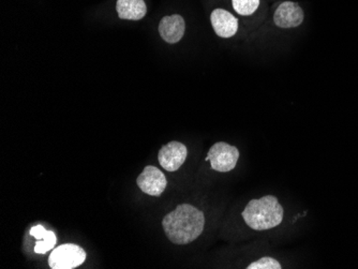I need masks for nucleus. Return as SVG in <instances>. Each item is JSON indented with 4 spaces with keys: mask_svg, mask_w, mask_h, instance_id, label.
Returning a JSON list of instances; mask_svg holds the SVG:
<instances>
[{
    "mask_svg": "<svg viewBox=\"0 0 358 269\" xmlns=\"http://www.w3.org/2000/svg\"><path fill=\"white\" fill-rule=\"evenodd\" d=\"M186 23L178 14L171 17H164L159 24V34L164 41L175 44L184 37Z\"/></svg>",
    "mask_w": 358,
    "mask_h": 269,
    "instance_id": "9",
    "label": "nucleus"
},
{
    "mask_svg": "<svg viewBox=\"0 0 358 269\" xmlns=\"http://www.w3.org/2000/svg\"><path fill=\"white\" fill-rule=\"evenodd\" d=\"M30 235L37 238V244L35 246V252L38 254H45L50 250H53L57 238L55 233L52 231H46L44 226H36L30 230Z\"/></svg>",
    "mask_w": 358,
    "mask_h": 269,
    "instance_id": "11",
    "label": "nucleus"
},
{
    "mask_svg": "<svg viewBox=\"0 0 358 269\" xmlns=\"http://www.w3.org/2000/svg\"><path fill=\"white\" fill-rule=\"evenodd\" d=\"M187 156L188 150L186 146L180 142L173 140L159 150V163L168 172H175L185 163Z\"/></svg>",
    "mask_w": 358,
    "mask_h": 269,
    "instance_id": "6",
    "label": "nucleus"
},
{
    "mask_svg": "<svg viewBox=\"0 0 358 269\" xmlns=\"http://www.w3.org/2000/svg\"><path fill=\"white\" fill-rule=\"evenodd\" d=\"M232 5L241 15H251L259 8V0H232Z\"/></svg>",
    "mask_w": 358,
    "mask_h": 269,
    "instance_id": "12",
    "label": "nucleus"
},
{
    "mask_svg": "<svg viewBox=\"0 0 358 269\" xmlns=\"http://www.w3.org/2000/svg\"><path fill=\"white\" fill-rule=\"evenodd\" d=\"M210 22L215 33L220 38L233 37L238 30V20L227 10H214L210 15Z\"/></svg>",
    "mask_w": 358,
    "mask_h": 269,
    "instance_id": "8",
    "label": "nucleus"
},
{
    "mask_svg": "<svg viewBox=\"0 0 358 269\" xmlns=\"http://www.w3.org/2000/svg\"><path fill=\"white\" fill-rule=\"evenodd\" d=\"M162 226L173 244H190L198 240L204 231L205 216L192 205L182 204L164 217Z\"/></svg>",
    "mask_w": 358,
    "mask_h": 269,
    "instance_id": "1",
    "label": "nucleus"
},
{
    "mask_svg": "<svg viewBox=\"0 0 358 269\" xmlns=\"http://www.w3.org/2000/svg\"><path fill=\"white\" fill-rule=\"evenodd\" d=\"M238 159V150L224 142H218L211 146L206 157V161L210 162L211 168L220 173L234 170Z\"/></svg>",
    "mask_w": 358,
    "mask_h": 269,
    "instance_id": "4",
    "label": "nucleus"
},
{
    "mask_svg": "<svg viewBox=\"0 0 358 269\" xmlns=\"http://www.w3.org/2000/svg\"><path fill=\"white\" fill-rule=\"evenodd\" d=\"M116 10L120 19L130 21L142 20L148 13L144 0H118Z\"/></svg>",
    "mask_w": 358,
    "mask_h": 269,
    "instance_id": "10",
    "label": "nucleus"
},
{
    "mask_svg": "<svg viewBox=\"0 0 358 269\" xmlns=\"http://www.w3.org/2000/svg\"><path fill=\"white\" fill-rule=\"evenodd\" d=\"M303 21V11L299 3L285 1L273 14V22L280 28L299 27Z\"/></svg>",
    "mask_w": 358,
    "mask_h": 269,
    "instance_id": "7",
    "label": "nucleus"
},
{
    "mask_svg": "<svg viewBox=\"0 0 358 269\" xmlns=\"http://www.w3.org/2000/svg\"><path fill=\"white\" fill-rule=\"evenodd\" d=\"M86 252L78 245L66 244L52 251L48 265L53 269H72L83 264Z\"/></svg>",
    "mask_w": 358,
    "mask_h": 269,
    "instance_id": "3",
    "label": "nucleus"
},
{
    "mask_svg": "<svg viewBox=\"0 0 358 269\" xmlns=\"http://www.w3.org/2000/svg\"><path fill=\"white\" fill-rule=\"evenodd\" d=\"M241 216L247 226L252 230L267 231L281 224L285 210L278 198L273 196H265L251 200Z\"/></svg>",
    "mask_w": 358,
    "mask_h": 269,
    "instance_id": "2",
    "label": "nucleus"
},
{
    "mask_svg": "<svg viewBox=\"0 0 358 269\" xmlns=\"http://www.w3.org/2000/svg\"><path fill=\"white\" fill-rule=\"evenodd\" d=\"M136 184L144 194L159 196L164 194L168 182L166 175L158 168L148 166L141 173V175L136 180Z\"/></svg>",
    "mask_w": 358,
    "mask_h": 269,
    "instance_id": "5",
    "label": "nucleus"
},
{
    "mask_svg": "<svg viewBox=\"0 0 358 269\" xmlns=\"http://www.w3.org/2000/svg\"><path fill=\"white\" fill-rule=\"evenodd\" d=\"M282 266H281L280 263L278 261L275 260L273 258H268V256H265V258L259 259V261H255V262L251 263L247 269H281Z\"/></svg>",
    "mask_w": 358,
    "mask_h": 269,
    "instance_id": "13",
    "label": "nucleus"
}]
</instances>
